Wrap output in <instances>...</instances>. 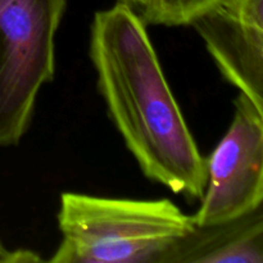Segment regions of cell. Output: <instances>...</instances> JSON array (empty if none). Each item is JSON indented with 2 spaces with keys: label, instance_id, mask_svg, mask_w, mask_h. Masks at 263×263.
I'll use <instances>...</instances> for the list:
<instances>
[{
  "label": "cell",
  "instance_id": "5",
  "mask_svg": "<svg viewBox=\"0 0 263 263\" xmlns=\"http://www.w3.org/2000/svg\"><path fill=\"white\" fill-rule=\"evenodd\" d=\"M189 26L226 81L263 109V0H218Z\"/></svg>",
  "mask_w": 263,
  "mask_h": 263
},
{
  "label": "cell",
  "instance_id": "7",
  "mask_svg": "<svg viewBox=\"0 0 263 263\" xmlns=\"http://www.w3.org/2000/svg\"><path fill=\"white\" fill-rule=\"evenodd\" d=\"M218 0H148L143 8L146 25L189 26L198 15L204 13Z\"/></svg>",
  "mask_w": 263,
  "mask_h": 263
},
{
  "label": "cell",
  "instance_id": "3",
  "mask_svg": "<svg viewBox=\"0 0 263 263\" xmlns=\"http://www.w3.org/2000/svg\"><path fill=\"white\" fill-rule=\"evenodd\" d=\"M67 2L0 0V148L20 143L41 87L54 79Z\"/></svg>",
  "mask_w": 263,
  "mask_h": 263
},
{
  "label": "cell",
  "instance_id": "2",
  "mask_svg": "<svg viewBox=\"0 0 263 263\" xmlns=\"http://www.w3.org/2000/svg\"><path fill=\"white\" fill-rule=\"evenodd\" d=\"M170 199H125L64 193L58 211L62 240L51 263H163L194 229Z\"/></svg>",
  "mask_w": 263,
  "mask_h": 263
},
{
  "label": "cell",
  "instance_id": "4",
  "mask_svg": "<svg viewBox=\"0 0 263 263\" xmlns=\"http://www.w3.org/2000/svg\"><path fill=\"white\" fill-rule=\"evenodd\" d=\"M228 131L208 158L197 226L216 225L247 215L263 202V109L239 92Z\"/></svg>",
  "mask_w": 263,
  "mask_h": 263
},
{
  "label": "cell",
  "instance_id": "1",
  "mask_svg": "<svg viewBox=\"0 0 263 263\" xmlns=\"http://www.w3.org/2000/svg\"><path fill=\"white\" fill-rule=\"evenodd\" d=\"M89 53L108 115L141 172L175 194L200 199L205 158L133 5L120 0L95 13Z\"/></svg>",
  "mask_w": 263,
  "mask_h": 263
},
{
  "label": "cell",
  "instance_id": "9",
  "mask_svg": "<svg viewBox=\"0 0 263 263\" xmlns=\"http://www.w3.org/2000/svg\"><path fill=\"white\" fill-rule=\"evenodd\" d=\"M121 2H125L130 5H136V7L144 8L148 3V0H121Z\"/></svg>",
  "mask_w": 263,
  "mask_h": 263
},
{
  "label": "cell",
  "instance_id": "6",
  "mask_svg": "<svg viewBox=\"0 0 263 263\" xmlns=\"http://www.w3.org/2000/svg\"><path fill=\"white\" fill-rule=\"evenodd\" d=\"M163 263H263L262 205L226 222L195 225Z\"/></svg>",
  "mask_w": 263,
  "mask_h": 263
},
{
  "label": "cell",
  "instance_id": "8",
  "mask_svg": "<svg viewBox=\"0 0 263 263\" xmlns=\"http://www.w3.org/2000/svg\"><path fill=\"white\" fill-rule=\"evenodd\" d=\"M40 257L30 251H10L0 241V263L39 262Z\"/></svg>",
  "mask_w": 263,
  "mask_h": 263
}]
</instances>
